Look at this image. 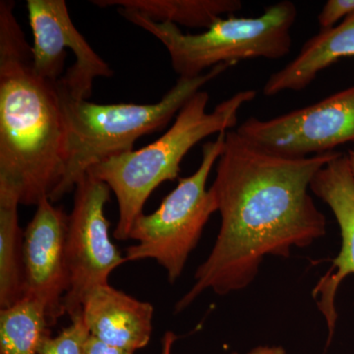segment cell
<instances>
[{"instance_id":"cell-1","label":"cell","mask_w":354,"mask_h":354,"mask_svg":"<svg viewBox=\"0 0 354 354\" xmlns=\"http://www.w3.org/2000/svg\"><path fill=\"white\" fill-rule=\"evenodd\" d=\"M342 152L305 158L277 155L230 130L218 162L214 193L221 228L194 283L176 302V313L205 291L223 295L243 290L267 256L290 258L327 234V218L310 195L317 172Z\"/></svg>"},{"instance_id":"cell-2","label":"cell","mask_w":354,"mask_h":354,"mask_svg":"<svg viewBox=\"0 0 354 354\" xmlns=\"http://www.w3.org/2000/svg\"><path fill=\"white\" fill-rule=\"evenodd\" d=\"M14 8L0 1V197L37 206L64 176L67 127L57 83L35 71Z\"/></svg>"},{"instance_id":"cell-3","label":"cell","mask_w":354,"mask_h":354,"mask_svg":"<svg viewBox=\"0 0 354 354\" xmlns=\"http://www.w3.org/2000/svg\"><path fill=\"white\" fill-rule=\"evenodd\" d=\"M255 90H244L221 102L207 113L209 95L199 91L177 113L171 127L144 148L120 153L95 165L88 174L111 188L118 204L114 230L118 241L129 239L135 221L143 214L153 191L165 181L176 180L184 157L203 139L227 132L236 127L239 113L253 101Z\"/></svg>"},{"instance_id":"cell-4","label":"cell","mask_w":354,"mask_h":354,"mask_svg":"<svg viewBox=\"0 0 354 354\" xmlns=\"http://www.w3.org/2000/svg\"><path fill=\"white\" fill-rule=\"evenodd\" d=\"M232 66L223 64L194 78L179 77L160 102L151 104H95L74 99L55 84L66 121L67 157L64 176L50 201H59L74 191L95 165L134 150L140 137L167 127L193 95Z\"/></svg>"},{"instance_id":"cell-5","label":"cell","mask_w":354,"mask_h":354,"mask_svg":"<svg viewBox=\"0 0 354 354\" xmlns=\"http://www.w3.org/2000/svg\"><path fill=\"white\" fill-rule=\"evenodd\" d=\"M118 12L164 44L172 68L183 78H194L223 64L286 57L292 46L291 29L298 13L292 1L281 0L266 7L258 17H221L200 34H184L172 23L155 22L125 9Z\"/></svg>"},{"instance_id":"cell-6","label":"cell","mask_w":354,"mask_h":354,"mask_svg":"<svg viewBox=\"0 0 354 354\" xmlns=\"http://www.w3.org/2000/svg\"><path fill=\"white\" fill-rule=\"evenodd\" d=\"M225 134L221 133L215 141L204 144L197 171L179 179L178 185L153 213L142 214L135 221L129 239L137 243L125 251L127 262L155 260L167 272L169 283L179 279L209 218L218 212L214 193L207 189V181L223 152Z\"/></svg>"},{"instance_id":"cell-7","label":"cell","mask_w":354,"mask_h":354,"mask_svg":"<svg viewBox=\"0 0 354 354\" xmlns=\"http://www.w3.org/2000/svg\"><path fill=\"white\" fill-rule=\"evenodd\" d=\"M111 191L106 183L88 174L74 189L65 241L70 286L64 310L70 319L81 314L88 293L108 285L111 272L127 262L109 236L111 223L104 208Z\"/></svg>"},{"instance_id":"cell-8","label":"cell","mask_w":354,"mask_h":354,"mask_svg":"<svg viewBox=\"0 0 354 354\" xmlns=\"http://www.w3.org/2000/svg\"><path fill=\"white\" fill-rule=\"evenodd\" d=\"M36 73L57 83L76 100L92 95L95 78L113 76L108 62L94 50L72 22L64 0H28Z\"/></svg>"},{"instance_id":"cell-9","label":"cell","mask_w":354,"mask_h":354,"mask_svg":"<svg viewBox=\"0 0 354 354\" xmlns=\"http://www.w3.org/2000/svg\"><path fill=\"white\" fill-rule=\"evenodd\" d=\"M236 130L277 155L305 158L354 143V86L272 120L250 118Z\"/></svg>"},{"instance_id":"cell-10","label":"cell","mask_w":354,"mask_h":354,"mask_svg":"<svg viewBox=\"0 0 354 354\" xmlns=\"http://www.w3.org/2000/svg\"><path fill=\"white\" fill-rule=\"evenodd\" d=\"M36 207L24 230V297L43 305L53 326L64 315V301L70 286L65 251L68 215L50 198Z\"/></svg>"},{"instance_id":"cell-11","label":"cell","mask_w":354,"mask_h":354,"mask_svg":"<svg viewBox=\"0 0 354 354\" xmlns=\"http://www.w3.org/2000/svg\"><path fill=\"white\" fill-rule=\"evenodd\" d=\"M310 190L329 206L341 230V250L313 290L332 337L337 320V290L344 279L354 274V177L346 153H339L317 172Z\"/></svg>"},{"instance_id":"cell-12","label":"cell","mask_w":354,"mask_h":354,"mask_svg":"<svg viewBox=\"0 0 354 354\" xmlns=\"http://www.w3.org/2000/svg\"><path fill=\"white\" fill-rule=\"evenodd\" d=\"M153 306L108 285L88 293L81 316L92 337L135 351L148 346L153 333Z\"/></svg>"},{"instance_id":"cell-13","label":"cell","mask_w":354,"mask_h":354,"mask_svg":"<svg viewBox=\"0 0 354 354\" xmlns=\"http://www.w3.org/2000/svg\"><path fill=\"white\" fill-rule=\"evenodd\" d=\"M346 57H354V13L305 41L297 57L266 81L263 94L272 97L304 90L321 71Z\"/></svg>"},{"instance_id":"cell-14","label":"cell","mask_w":354,"mask_h":354,"mask_svg":"<svg viewBox=\"0 0 354 354\" xmlns=\"http://www.w3.org/2000/svg\"><path fill=\"white\" fill-rule=\"evenodd\" d=\"M99 7L135 11L158 23H172L207 30L223 15L242 9L241 0H93Z\"/></svg>"},{"instance_id":"cell-15","label":"cell","mask_w":354,"mask_h":354,"mask_svg":"<svg viewBox=\"0 0 354 354\" xmlns=\"http://www.w3.org/2000/svg\"><path fill=\"white\" fill-rule=\"evenodd\" d=\"M19 202L0 197V309L17 304L25 295L24 230L18 218Z\"/></svg>"},{"instance_id":"cell-16","label":"cell","mask_w":354,"mask_h":354,"mask_svg":"<svg viewBox=\"0 0 354 354\" xmlns=\"http://www.w3.org/2000/svg\"><path fill=\"white\" fill-rule=\"evenodd\" d=\"M50 327L46 309L32 298L0 309V354H39Z\"/></svg>"},{"instance_id":"cell-17","label":"cell","mask_w":354,"mask_h":354,"mask_svg":"<svg viewBox=\"0 0 354 354\" xmlns=\"http://www.w3.org/2000/svg\"><path fill=\"white\" fill-rule=\"evenodd\" d=\"M70 320L69 326L46 342L39 354H83L90 333L81 314Z\"/></svg>"},{"instance_id":"cell-18","label":"cell","mask_w":354,"mask_h":354,"mask_svg":"<svg viewBox=\"0 0 354 354\" xmlns=\"http://www.w3.org/2000/svg\"><path fill=\"white\" fill-rule=\"evenodd\" d=\"M354 13V0H328L318 15L321 30H327L339 24Z\"/></svg>"},{"instance_id":"cell-19","label":"cell","mask_w":354,"mask_h":354,"mask_svg":"<svg viewBox=\"0 0 354 354\" xmlns=\"http://www.w3.org/2000/svg\"><path fill=\"white\" fill-rule=\"evenodd\" d=\"M83 354H134V353L109 346L90 335L84 346Z\"/></svg>"},{"instance_id":"cell-20","label":"cell","mask_w":354,"mask_h":354,"mask_svg":"<svg viewBox=\"0 0 354 354\" xmlns=\"http://www.w3.org/2000/svg\"><path fill=\"white\" fill-rule=\"evenodd\" d=\"M230 354H239L232 353ZM246 354H286V349L279 346H259L251 349Z\"/></svg>"},{"instance_id":"cell-21","label":"cell","mask_w":354,"mask_h":354,"mask_svg":"<svg viewBox=\"0 0 354 354\" xmlns=\"http://www.w3.org/2000/svg\"><path fill=\"white\" fill-rule=\"evenodd\" d=\"M176 341V335L174 333L167 332L162 339V354H171L172 346Z\"/></svg>"},{"instance_id":"cell-22","label":"cell","mask_w":354,"mask_h":354,"mask_svg":"<svg viewBox=\"0 0 354 354\" xmlns=\"http://www.w3.org/2000/svg\"><path fill=\"white\" fill-rule=\"evenodd\" d=\"M348 158L349 167H351V174L354 177V150H349L348 153H346Z\"/></svg>"}]
</instances>
